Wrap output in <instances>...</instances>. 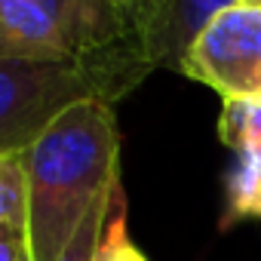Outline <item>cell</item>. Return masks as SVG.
Listing matches in <instances>:
<instances>
[{
    "label": "cell",
    "instance_id": "4fadbf2b",
    "mask_svg": "<svg viewBox=\"0 0 261 261\" xmlns=\"http://www.w3.org/2000/svg\"><path fill=\"white\" fill-rule=\"evenodd\" d=\"M22 261H28V255H25V258H22Z\"/></svg>",
    "mask_w": 261,
    "mask_h": 261
},
{
    "label": "cell",
    "instance_id": "8fae6325",
    "mask_svg": "<svg viewBox=\"0 0 261 261\" xmlns=\"http://www.w3.org/2000/svg\"><path fill=\"white\" fill-rule=\"evenodd\" d=\"M25 255H28L25 227L0 224V261H22Z\"/></svg>",
    "mask_w": 261,
    "mask_h": 261
},
{
    "label": "cell",
    "instance_id": "7a4b0ae2",
    "mask_svg": "<svg viewBox=\"0 0 261 261\" xmlns=\"http://www.w3.org/2000/svg\"><path fill=\"white\" fill-rule=\"evenodd\" d=\"M0 56L77 65L111 105L154 71L136 0H0Z\"/></svg>",
    "mask_w": 261,
    "mask_h": 261
},
{
    "label": "cell",
    "instance_id": "7c38bea8",
    "mask_svg": "<svg viewBox=\"0 0 261 261\" xmlns=\"http://www.w3.org/2000/svg\"><path fill=\"white\" fill-rule=\"evenodd\" d=\"M237 4H246V7H258L261 10V0H237Z\"/></svg>",
    "mask_w": 261,
    "mask_h": 261
},
{
    "label": "cell",
    "instance_id": "8992f818",
    "mask_svg": "<svg viewBox=\"0 0 261 261\" xmlns=\"http://www.w3.org/2000/svg\"><path fill=\"white\" fill-rule=\"evenodd\" d=\"M0 224H28V175L22 151H0Z\"/></svg>",
    "mask_w": 261,
    "mask_h": 261
},
{
    "label": "cell",
    "instance_id": "30bf717a",
    "mask_svg": "<svg viewBox=\"0 0 261 261\" xmlns=\"http://www.w3.org/2000/svg\"><path fill=\"white\" fill-rule=\"evenodd\" d=\"M175 0H136V10H139V25H142V40H145V56H148V43L157 34V28L163 25L169 7ZM151 62V59H148ZM154 68V65H151Z\"/></svg>",
    "mask_w": 261,
    "mask_h": 261
},
{
    "label": "cell",
    "instance_id": "277c9868",
    "mask_svg": "<svg viewBox=\"0 0 261 261\" xmlns=\"http://www.w3.org/2000/svg\"><path fill=\"white\" fill-rule=\"evenodd\" d=\"M175 71L209 86L221 101L261 98V10L246 4L218 10L194 34Z\"/></svg>",
    "mask_w": 261,
    "mask_h": 261
},
{
    "label": "cell",
    "instance_id": "5b68a950",
    "mask_svg": "<svg viewBox=\"0 0 261 261\" xmlns=\"http://www.w3.org/2000/svg\"><path fill=\"white\" fill-rule=\"evenodd\" d=\"M249 218L261 221V148L233 151V163L224 178L221 230Z\"/></svg>",
    "mask_w": 261,
    "mask_h": 261
},
{
    "label": "cell",
    "instance_id": "ba28073f",
    "mask_svg": "<svg viewBox=\"0 0 261 261\" xmlns=\"http://www.w3.org/2000/svg\"><path fill=\"white\" fill-rule=\"evenodd\" d=\"M98 261H148V255L136 246V240L129 237V227H126V194H123V185L117 188L114 203H111V215H108L105 237H101Z\"/></svg>",
    "mask_w": 261,
    "mask_h": 261
},
{
    "label": "cell",
    "instance_id": "3957f363",
    "mask_svg": "<svg viewBox=\"0 0 261 261\" xmlns=\"http://www.w3.org/2000/svg\"><path fill=\"white\" fill-rule=\"evenodd\" d=\"M83 98L108 101L105 86L89 71L0 56V151H25L62 111Z\"/></svg>",
    "mask_w": 261,
    "mask_h": 261
},
{
    "label": "cell",
    "instance_id": "9c48e42d",
    "mask_svg": "<svg viewBox=\"0 0 261 261\" xmlns=\"http://www.w3.org/2000/svg\"><path fill=\"white\" fill-rule=\"evenodd\" d=\"M117 188H120V185H117ZM117 188H114V194H117ZM114 194H111L105 203H98V206L86 215V221L77 227V233L68 240V246L59 252L56 261H98V249H101L105 227H108V215H111Z\"/></svg>",
    "mask_w": 261,
    "mask_h": 261
},
{
    "label": "cell",
    "instance_id": "6da1fadb",
    "mask_svg": "<svg viewBox=\"0 0 261 261\" xmlns=\"http://www.w3.org/2000/svg\"><path fill=\"white\" fill-rule=\"evenodd\" d=\"M28 175V261H56L86 215L120 185L114 105L83 98L22 151Z\"/></svg>",
    "mask_w": 261,
    "mask_h": 261
},
{
    "label": "cell",
    "instance_id": "52a82bcc",
    "mask_svg": "<svg viewBox=\"0 0 261 261\" xmlns=\"http://www.w3.org/2000/svg\"><path fill=\"white\" fill-rule=\"evenodd\" d=\"M218 139L230 151L261 148V98L249 101H221Z\"/></svg>",
    "mask_w": 261,
    "mask_h": 261
}]
</instances>
